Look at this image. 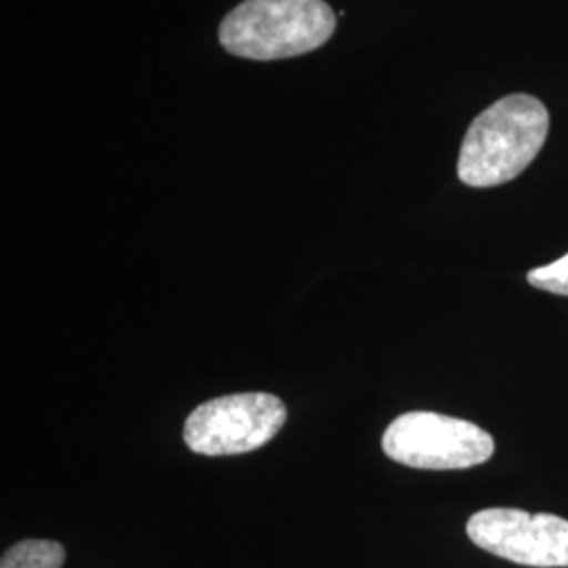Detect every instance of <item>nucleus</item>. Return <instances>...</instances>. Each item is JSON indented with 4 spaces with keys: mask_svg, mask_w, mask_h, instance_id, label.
I'll list each match as a JSON object with an SVG mask.
<instances>
[{
    "mask_svg": "<svg viewBox=\"0 0 568 568\" xmlns=\"http://www.w3.org/2000/svg\"><path fill=\"white\" fill-rule=\"evenodd\" d=\"M549 131L546 105L530 95H508L480 112L462 143L457 175L469 187L516 180L544 148Z\"/></svg>",
    "mask_w": 568,
    "mask_h": 568,
    "instance_id": "1",
    "label": "nucleus"
},
{
    "mask_svg": "<svg viewBox=\"0 0 568 568\" xmlns=\"http://www.w3.org/2000/svg\"><path fill=\"white\" fill-rule=\"evenodd\" d=\"M335 26L325 0H244L222 21L220 42L246 60H286L323 47Z\"/></svg>",
    "mask_w": 568,
    "mask_h": 568,
    "instance_id": "2",
    "label": "nucleus"
},
{
    "mask_svg": "<svg viewBox=\"0 0 568 568\" xmlns=\"http://www.w3.org/2000/svg\"><path fill=\"white\" fill-rule=\"evenodd\" d=\"M382 447L389 459L417 469H467L487 464L493 457V436L483 427L415 410L396 417L387 426Z\"/></svg>",
    "mask_w": 568,
    "mask_h": 568,
    "instance_id": "3",
    "label": "nucleus"
},
{
    "mask_svg": "<svg viewBox=\"0 0 568 568\" xmlns=\"http://www.w3.org/2000/svg\"><path fill=\"white\" fill-rule=\"evenodd\" d=\"M286 422V406L274 394L246 392L196 406L183 427L190 450L206 457L243 455L267 445Z\"/></svg>",
    "mask_w": 568,
    "mask_h": 568,
    "instance_id": "4",
    "label": "nucleus"
},
{
    "mask_svg": "<svg viewBox=\"0 0 568 568\" xmlns=\"http://www.w3.org/2000/svg\"><path fill=\"white\" fill-rule=\"evenodd\" d=\"M467 537L478 548L516 565L568 567V520L554 514L483 509L469 518Z\"/></svg>",
    "mask_w": 568,
    "mask_h": 568,
    "instance_id": "5",
    "label": "nucleus"
},
{
    "mask_svg": "<svg viewBox=\"0 0 568 568\" xmlns=\"http://www.w3.org/2000/svg\"><path fill=\"white\" fill-rule=\"evenodd\" d=\"M65 549L58 541L26 539L4 551L0 568H61Z\"/></svg>",
    "mask_w": 568,
    "mask_h": 568,
    "instance_id": "6",
    "label": "nucleus"
},
{
    "mask_svg": "<svg viewBox=\"0 0 568 568\" xmlns=\"http://www.w3.org/2000/svg\"><path fill=\"white\" fill-rule=\"evenodd\" d=\"M527 281L535 288H541V291H548V293H554V295L568 297V253L565 257H560L558 262H554V264L541 265V267L530 270Z\"/></svg>",
    "mask_w": 568,
    "mask_h": 568,
    "instance_id": "7",
    "label": "nucleus"
}]
</instances>
